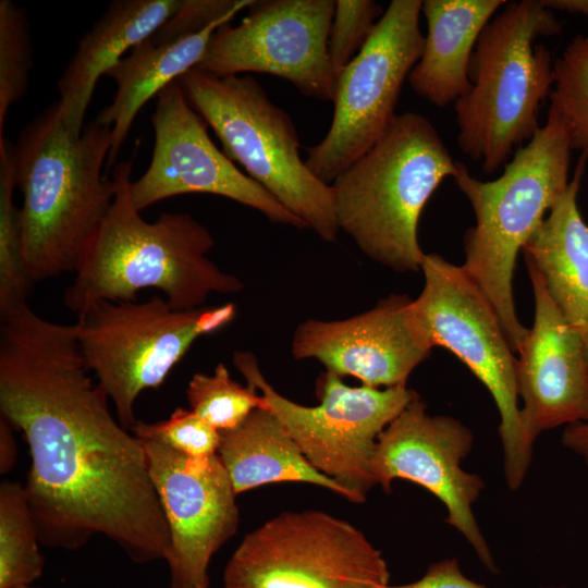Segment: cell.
<instances>
[{"instance_id":"6da1fadb","label":"cell","mask_w":588,"mask_h":588,"mask_svg":"<svg viewBox=\"0 0 588 588\" xmlns=\"http://www.w3.org/2000/svg\"><path fill=\"white\" fill-rule=\"evenodd\" d=\"M0 412L28 445L25 485L41 544L101 535L136 563L167 559L170 530L142 440L89 376L75 324L24 304L0 317Z\"/></svg>"},{"instance_id":"836d02e7","label":"cell","mask_w":588,"mask_h":588,"mask_svg":"<svg viewBox=\"0 0 588 588\" xmlns=\"http://www.w3.org/2000/svg\"><path fill=\"white\" fill-rule=\"evenodd\" d=\"M16 461V443L12 425L3 417L0 418V473L7 474Z\"/></svg>"},{"instance_id":"d4e9b609","label":"cell","mask_w":588,"mask_h":588,"mask_svg":"<svg viewBox=\"0 0 588 588\" xmlns=\"http://www.w3.org/2000/svg\"><path fill=\"white\" fill-rule=\"evenodd\" d=\"M12 146L0 139V317L27 304L33 284L23 262L21 211L13 199L16 181Z\"/></svg>"},{"instance_id":"3957f363","label":"cell","mask_w":588,"mask_h":588,"mask_svg":"<svg viewBox=\"0 0 588 588\" xmlns=\"http://www.w3.org/2000/svg\"><path fill=\"white\" fill-rule=\"evenodd\" d=\"M131 160L113 171L112 206L86 258L65 290L73 313L100 302H135L143 289L163 293L175 310L204 307L209 296L240 293L244 283L208 257L215 246L209 230L189 213L140 216L131 197Z\"/></svg>"},{"instance_id":"4fadbf2b","label":"cell","mask_w":588,"mask_h":588,"mask_svg":"<svg viewBox=\"0 0 588 588\" xmlns=\"http://www.w3.org/2000/svg\"><path fill=\"white\" fill-rule=\"evenodd\" d=\"M237 26L212 35L195 69L216 75L265 73L299 93L333 101L338 77L328 54L334 0L254 1Z\"/></svg>"},{"instance_id":"8992f818","label":"cell","mask_w":588,"mask_h":588,"mask_svg":"<svg viewBox=\"0 0 588 588\" xmlns=\"http://www.w3.org/2000/svg\"><path fill=\"white\" fill-rule=\"evenodd\" d=\"M561 23L542 0L510 1L482 29L469 64V91L454 103L461 151L493 174L515 146L540 127L541 102L554 82L550 50L539 37Z\"/></svg>"},{"instance_id":"4dcf8cb0","label":"cell","mask_w":588,"mask_h":588,"mask_svg":"<svg viewBox=\"0 0 588 588\" xmlns=\"http://www.w3.org/2000/svg\"><path fill=\"white\" fill-rule=\"evenodd\" d=\"M255 0H181L176 12L154 34L157 42H169L204 30L222 19H233Z\"/></svg>"},{"instance_id":"5bb4252c","label":"cell","mask_w":588,"mask_h":588,"mask_svg":"<svg viewBox=\"0 0 588 588\" xmlns=\"http://www.w3.org/2000/svg\"><path fill=\"white\" fill-rule=\"evenodd\" d=\"M150 121L154 130L151 160L145 173L131 182L130 188L138 211L174 196L206 193L250 207L273 223L307 229L216 147L207 123L189 105L177 81L158 94Z\"/></svg>"},{"instance_id":"1f68e13d","label":"cell","mask_w":588,"mask_h":588,"mask_svg":"<svg viewBox=\"0 0 588 588\" xmlns=\"http://www.w3.org/2000/svg\"><path fill=\"white\" fill-rule=\"evenodd\" d=\"M385 588H488L479 583L467 578L456 559H444L431 564L425 575L409 584Z\"/></svg>"},{"instance_id":"7c38bea8","label":"cell","mask_w":588,"mask_h":588,"mask_svg":"<svg viewBox=\"0 0 588 588\" xmlns=\"http://www.w3.org/2000/svg\"><path fill=\"white\" fill-rule=\"evenodd\" d=\"M421 0H392L367 42L336 81L333 117L326 136L307 148L305 163L321 182L334 180L363 157L393 121L425 37Z\"/></svg>"},{"instance_id":"44dd1931","label":"cell","mask_w":588,"mask_h":588,"mask_svg":"<svg viewBox=\"0 0 588 588\" xmlns=\"http://www.w3.org/2000/svg\"><path fill=\"white\" fill-rule=\"evenodd\" d=\"M504 0H425L422 53L408 75L416 95L443 108L471 86L469 64L476 42Z\"/></svg>"},{"instance_id":"8fae6325","label":"cell","mask_w":588,"mask_h":588,"mask_svg":"<svg viewBox=\"0 0 588 588\" xmlns=\"http://www.w3.org/2000/svg\"><path fill=\"white\" fill-rule=\"evenodd\" d=\"M381 553L348 522L318 510L282 512L248 532L224 588H385Z\"/></svg>"},{"instance_id":"f1b7e54d","label":"cell","mask_w":588,"mask_h":588,"mask_svg":"<svg viewBox=\"0 0 588 588\" xmlns=\"http://www.w3.org/2000/svg\"><path fill=\"white\" fill-rule=\"evenodd\" d=\"M131 432L139 439L159 442L192 458L216 455L221 438L220 431L206 419L183 407H177L166 420H137Z\"/></svg>"},{"instance_id":"277c9868","label":"cell","mask_w":588,"mask_h":588,"mask_svg":"<svg viewBox=\"0 0 588 588\" xmlns=\"http://www.w3.org/2000/svg\"><path fill=\"white\" fill-rule=\"evenodd\" d=\"M568 132L553 110L532 138L519 146L495 180L480 181L457 161L454 177L475 215L464 235L466 273L494 308L513 351L528 334L513 294L517 255L568 186Z\"/></svg>"},{"instance_id":"8d00e7d4","label":"cell","mask_w":588,"mask_h":588,"mask_svg":"<svg viewBox=\"0 0 588 588\" xmlns=\"http://www.w3.org/2000/svg\"><path fill=\"white\" fill-rule=\"evenodd\" d=\"M208 585L209 584H201V585L196 586L195 588H208Z\"/></svg>"},{"instance_id":"9c48e42d","label":"cell","mask_w":588,"mask_h":588,"mask_svg":"<svg viewBox=\"0 0 588 588\" xmlns=\"http://www.w3.org/2000/svg\"><path fill=\"white\" fill-rule=\"evenodd\" d=\"M233 362L247 385L283 425L304 456L348 494L364 503L377 486L372 461L377 440L384 428L416 397L407 385L350 387L326 370L316 383L318 405L306 406L280 394L264 377L252 353L237 352Z\"/></svg>"},{"instance_id":"9a60e30c","label":"cell","mask_w":588,"mask_h":588,"mask_svg":"<svg viewBox=\"0 0 588 588\" xmlns=\"http://www.w3.org/2000/svg\"><path fill=\"white\" fill-rule=\"evenodd\" d=\"M473 444L468 427L454 417L429 414L418 395L380 433L372 471L385 492L393 480L404 479L438 498L446 509L445 522L466 539L487 569L498 573L473 511L485 482L462 467Z\"/></svg>"},{"instance_id":"52a82bcc","label":"cell","mask_w":588,"mask_h":588,"mask_svg":"<svg viewBox=\"0 0 588 588\" xmlns=\"http://www.w3.org/2000/svg\"><path fill=\"white\" fill-rule=\"evenodd\" d=\"M187 101L211 126L223 152L324 242L338 238L331 185L299 156L290 115L249 74L216 76L191 69L177 79Z\"/></svg>"},{"instance_id":"d6a6232c","label":"cell","mask_w":588,"mask_h":588,"mask_svg":"<svg viewBox=\"0 0 588 588\" xmlns=\"http://www.w3.org/2000/svg\"><path fill=\"white\" fill-rule=\"evenodd\" d=\"M562 444L579 455L588 465V422H577L565 427Z\"/></svg>"},{"instance_id":"2e32d148","label":"cell","mask_w":588,"mask_h":588,"mask_svg":"<svg viewBox=\"0 0 588 588\" xmlns=\"http://www.w3.org/2000/svg\"><path fill=\"white\" fill-rule=\"evenodd\" d=\"M140 440L170 530L166 559L170 588L209 584L210 559L236 532L240 522L230 476L218 454L192 458L159 442Z\"/></svg>"},{"instance_id":"ac0fdd59","label":"cell","mask_w":588,"mask_h":588,"mask_svg":"<svg viewBox=\"0 0 588 588\" xmlns=\"http://www.w3.org/2000/svg\"><path fill=\"white\" fill-rule=\"evenodd\" d=\"M535 298L534 324L517 351L520 427L532 452L546 430L588 422V355L580 334L552 301L538 268L525 258Z\"/></svg>"},{"instance_id":"7a4b0ae2","label":"cell","mask_w":588,"mask_h":588,"mask_svg":"<svg viewBox=\"0 0 588 588\" xmlns=\"http://www.w3.org/2000/svg\"><path fill=\"white\" fill-rule=\"evenodd\" d=\"M111 128L95 120L81 135L63 123L54 102L12 146L25 271L34 282L76 272L112 206L115 183L102 176Z\"/></svg>"},{"instance_id":"83f0119b","label":"cell","mask_w":588,"mask_h":588,"mask_svg":"<svg viewBox=\"0 0 588 588\" xmlns=\"http://www.w3.org/2000/svg\"><path fill=\"white\" fill-rule=\"evenodd\" d=\"M29 22L10 0L0 1V139L10 107L26 93L33 65Z\"/></svg>"},{"instance_id":"d590c367","label":"cell","mask_w":588,"mask_h":588,"mask_svg":"<svg viewBox=\"0 0 588 588\" xmlns=\"http://www.w3.org/2000/svg\"><path fill=\"white\" fill-rule=\"evenodd\" d=\"M14 588H40V587H34L32 585H23V586H17V587H14Z\"/></svg>"},{"instance_id":"5b68a950","label":"cell","mask_w":588,"mask_h":588,"mask_svg":"<svg viewBox=\"0 0 588 588\" xmlns=\"http://www.w3.org/2000/svg\"><path fill=\"white\" fill-rule=\"evenodd\" d=\"M457 161L431 122L396 114L381 138L331 184L339 229L373 261L396 272L418 271L425 253L419 217Z\"/></svg>"},{"instance_id":"cb8c5ba5","label":"cell","mask_w":588,"mask_h":588,"mask_svg":"<svg viewBox=\"0 0 588 588\" xmlns=\"http://www.w3.org/2000/svg\"><path fill=\"white\" fill-rule=\"evenodd\" d=\"M39 543L25 488L4 481L0 487V588L32 585L42 575Z\"/></svg>"},{"instance_id":"74e56055","label":"cell","mask_w":588,"mask_h":588,"mask_svg":"<svg viewBox=\"0 0 588 588\" xmlns=\"http://www.w3.org/2000/svg\"><path fill=\"white\" fill-rule=\"evenodd\" d=\"M541 588H565V587H541Z\"/></svg>"},{"instance_id":"4316f807","label":"cell","mask_w":588,"mask_h":588,"mask_svg":"<svg viewBox=\"0 0 588 588\" xmlns=\"http://www.w3.org/2000/svg\"><path fill=\"white\" fill-rule=\"evenodd\" d=\"M186 399L191 409L220 432L236 428L262 404L260 394L233 380L222 363L212 375L196 372L188 382Z\"/></svg>"},{"instance_id":"f546056e","label":"cell","mask_w":588,"mask_h":588,"mask_svg":"<svg viewBox=\"0 0 588 588\" xmlns=\"http://www.w3.org/2000/svg\"><path fill=\"white\" fill-rule=\"evenodd\" d=\"M383 13L373 0L335 1L328 54L336 77L367 42Z\"/></svg>"},{"instance_id":"484cf974","label":"cell","mask_w":588,"mask_h":588,"mask_svg":"<svg viewBox=\"0 0 588 588\" xmlns=\"http://www.w3.org/2000/svg\"><path fill=\"white\" fill-rule=\"evenodd\" d=\"M550 108L563 121L572 149L588 156V36L578 35L553 64Z\"/></svg>"},{"instance_id":"e575fe53","label":"cell","mask_w":588,"mask_h":588,"mask_svg":"<svg viewBox=\"0 0 588 588\" xmlns=\"http://www.w3.org/2000/svg\"><path fill=\"white\" fill-rule=\"evenodd\" d=\"M551 11L558 10L588 17V0H542Z\"/></svg>"},{"instance_id":"7402d4cb","label":"cell","mask_w":588,"mask_h":588,"mask_svg":"<svg viewBox=\"0 0 588 588\" xmlns=\"http://www.w3.org/2000/svg\"><path fill=\"white\" fill-rule=\"evenodd\" d=\"M231 20L222 19L197 34L174 41L157 44L148 37L107 72L117 89L111 103L95 121L111 128L109 164L115 161L139 110L169 84L194 69L215 32Z\"/></svg>"},{"instance_id":"ba28073f","label":"cell","mask_w":588,"mask_h":588,"mask_svg":"<svg viewBox=\"0 0 588 588\" xmlns=\"http://www.w3.org/2000/svg\"><path fill=\"white\" fill-rule=\"evenodd\" d=\"M235 314L232 303L175 310L156 295L145 302L94 303L74 324L86 367L131 431L139 394L160 387L198 338L222 329Z\"/></svg>"},{"instance_id":"d6986e66","label":"cell","mask_w":588,"mask_h":588,"mask_svg":"<svg viewBox=\"0 0 588 588\" xmlns=\"http://www.w3.org/2000/svg\"><path fill=\"white\" fill-rule=\"evenodd\" d=\"M181 0H114L79 39L58 79L56 102L65 126L75 135L102 75L143 40L154 35L179 9Z\"/></svg>"},{"instance_id":"e0dca14e","label":"cell","mask_w":588,"mask_h":588,"mask_svg":"<svg viewBox=\"0 0 588 588\" xmlns=\"http://www.w3.org/2000/svg\"><path fill=\"white\" fill-rule=\"evenodd\" d=\"M432 348L406 294H391L351 318L307 319L291 343L295 359H316L326 370L371 388L406 385Z\"/></svg>"},{"instance_id":"30bf717a","label":"cell","mask_w":588,"mask_h":588,"mask_svg":"<svg viewBox=\"0 0 588 588\" xmlns=\"http://www.w3.org/2000/svg\"><path fill=\"white\" fill-rule=\"evenodd\" d=\"M420 270L415 316L433 347L451 351L490 392L500 415L505 482L517 490L532 458L522 436L517 356L491 303L462 266L426 254Z\"/></svg>"},{"instance_id":"603a6c76","label":"cell","mask_w":588,"mask_h":588,"mask_svg":"<svg viewBox=\"0 0 588 588\" xmlns=\"http://www.w3.org/2000/svg\"><path fill=\"white\" fill-rule=\"evenodd\" d=\"M220 434L217 454L237 494L266 483L298 481L323 487L350 501L341 486L308 462L268 408H255L240 426Z\"/></svg>"},{"instance_id":"ffe728a7","label":"cell","mask_w":588,"mask_h":588,"mask_svg":"<svg viewBox=\"0 0 588 588\" xmlns=\"http://www.w3.org/2000/svg\"><path fill=\"white\" fill-rule=\"evenodd\" d=\"M588 156L581 154L566 191L523 248L554 304L580 334L588 355V224L577 196Z\"/></svg>"}]
</instances>
